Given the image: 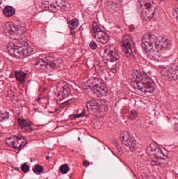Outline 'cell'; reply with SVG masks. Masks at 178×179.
Masks as SVG:
<instances>
[{
    "instance_id": "cell-1",
    "label": "cell",
    "mask_w": 178,
    "mask_h": 179,
    "mask_svg": "<svg viewBox=\"0 0 178 179\" xmlns=\"http://www.w3.org/2000/svg\"><path fill=\"white\" fill-rule=\"evenodd\" d=\"M142 46L148 57L157 59L162 54L170 49L171 43L167 37H157L148 33L143 37Z\"/></svg>"
},
{
    "instance_id": "cell-2",
    "label": "cell",
    "mask_w": 178,
    "mask_h": 179,
    "mask_svg": "<svg viewBox=\"0 0 178 179\" xmlns=\"http://www.w3.org/2000/svg\"><path fill=\"white\" fill-rule=\"evenodd\" d=\"M131 83L134 89L145 93H153L156 88L155 82L145 73L139 70L133 71L131 78Z\"/></svg>"
},
{
    "instance_id": "cell-3",
    "label": "cell",
    "mask_w": 178,
    "mask_h": 179,
    "mask_svg": "<svg viewBox=\"0 0 178 179\" xmlns=\"http://www.w3.org/2000/svg\"><path fill=\"white\" fill-rule=\"evenodd\" d=\"M83 88L88 92L97 96H104L108 93L106 84L102 80L97 78H91L83 84Z\"/></svg>"
},
{
    "instance_id": "cell-4",
    "label": "cell",
    "mask_w": 178,
    "mask_h": 179,
    "mask_svg": "<svg viewBox=\"0 0 178 179\" xmlns=\"http://www.w3.org/2000/svg\"><path fill=\"white\" fill-rule=\"evenodd\" d=\"M7 50L11 56L19 58L28 56L33 52L29 43L25 42H11L7 45Z\"/></svg>"
},
{
    "instance_id": "cell-5",
    "label": "cell",
    "mask_w": 178,
    "mask_h": 179,
    "mask_svg": "<svg viewBox=\"0 0 178 179\" xmlns=\"http://www.w3.org/2000/svg\"><path fill=\"white\" fill-rule=\"evenodd\" d=\"M103 59L108 69L115 70L119 62V54L116 47L114 45L107 46L103 54Z\"/></svg>"
},
{
    "instance_id": "cell-6",
    "label": "cell",
    "mask_w": 178,
    "mask_h": 179,
    "mask_svg": "<svg viewBox=\"0 0 178 179\" xmlns=\"http://www.w3.org/2000/svg\"><path fill=\"white\" fill-rule=\"evenodd\" d=\"M88 112L93 116L101 118L106 115L108 113V105L106 102L100 99H93L86 104Z\"/></svg>"
},
{
    "instance_id": "cell-7",
    "label": "cell",
    "mask_w": 178,
    "mask_h": 179,
    "mask_svg": "<svg viewBox=\"0 0 178 179\" xmlns=\"http://www.w3.org/2000/svg\"><path fill=\"white\" fill-rule=\"evenodd\" d=\"M156 9V4L154 0H138V10L143 20H151Z\"/></svg>"
},
{
    "instance_id": "cell-8",
    "label": "cell",
    "mask_w": 178,
    "mask_h": 179,
    "mask_svg": "<svg viewBox=\"0 0 178 179\" xmlns=\"http://www.w3.org/2000/svg\"><path fill=\"white\" fill-rule=\"evenodd\" d=\"M146 152L154 162L159 165H165L169 161V158L156 143L151 144L146 149Z\"/></svg>"
},
{
    "instance_id": "cell-9",
    "label": "cell",
    "mask_w": 178,
    "mask_h": 179,
    "mask_svg": "<svg viewBox=\"0 0 178 179\" xmlns=\"http://www.w3.org/2000/svg\"><path fill=\"white\" fill-rule=\"evenodd\" d=\"M3 31L6 36L13 39L19 40L25 33L26 29L22 26L12 22H7L4 25Z\"/></svg>"
},
{
    "instance_id": "cell-10",
    "label": "cell",
    "mask_w": 178,
    "mask_h": 179,
    "mask_svg": "<svg viewBox=\"0 0 178 179\" xmlns=\"http://www.w3.org/2000/svg\"><path fill=\"white\" fill-rule=\"evenodd\" d=\"M36 69L42 71H50L58 67V63L53 57L51 56H42L35 63Z\"/></svg>"
},
{
    "instance_id": "cell-11",
    "label": "cell",
    "mask_w": 178,
    "mask_h": 179,
    "mask_svg": "<svg viewBox=\"0 0 178 179\" xmlns=\"http://www.w3.org/2000/svg\"><path fill=\"white\" fill-rule=\"evenodd\" d=\"M42 6L44 9L53 12L63 11L66 6L65 0H43Z\"/></svg>"
},
{
    "instance_id": "cell-12",
    "label": "cell",
    "mask_w": 178,
    "mask_h": 179,
    "mask_svg": "<svg viewBox=\"0 0 178 179\" xmlns=\"http://www.w3.org/2000/svg\"><path fill=\"white\" fill-rule=\"evenodd\" d=\"M161 74L165 80L171 81H175L178 80V65L171 64V65L165 67L162 69Z\"/></svg>"
},
{
    "instance_id": "cell-13",
    "label": "cell",
    "mask_w": 178,
    "mask_h": 179,
    "mask_svg": "<svg viewBox=\"0 0 178 179\" xmlns=\"http://www.w3.org/2000/svg\"><path fill=\"white\" fill-rule=\"evenodd\" d=\"M70 92V89L68 84L64 81H61L56 86L54 94L58 100H62L68 97Z\"/></svg>"
},
{
    "instance_id": "cell-14",
    "label": "cell",
    "mask_w": 178,
    "mask_h": 179,
    "mask_svg": "<svg viewBox=\"0 0 178 179\" xmlns=\"http://www.w3.org/2000/svg\"><path fill=\"white\" fill-rule=\"evenodd\" d=\"M121 45L124 53L128 55H133L136 52L135 44L129 35H124L122 39Z\"/></svg>"
},
{
    "instance_id": "cell-15",
    "label": "cell",
    "mask_w": 178,
    "mask_h": 179,
    "mask_svg": "<svg viewBox=\"0 0 178 179\" xmlns=\"http://www.w3.org/2000/svg\"><path fill=\"white\" fill-rule=\"evenodd\" d=\"M27 139L23 137L13 136L7 138L5 141L7 146L14 149L22 148L27 144Z\"/></svg>"
},
{
    "instance_id": "cell-16",
    "label": "cell",
    "mask_w": 178,
    "mask_h": 179,
    "mask_svg": "<svg viewBox=\"0 0 178 179\" xmlns=\"http://www.w3.org/2000/svg\"><path fill=\"white\" fill-rule=\"evenodd\" d=\"M121 143L130 150H134L136 148V141L134 138L127 131H122L120 134Z\"/></svg>"
},
{
    "instance_id": "cell-17",
    "label": "cell",
    "mask_w": 178,
    "mask_h": 179,
    "mask_svg": "<svg viewBox=\"0 0 178 179\" xmlns=\"http://www.w3.org/2000/svg\"><path fill=\"white\" fill-rule=\"evenodd\" d=\"M93 32L94 37L98 42L104 44L109 41V36L104 32L101 30L99 27L97 26L96 23H94L93 24Z\"/></svg>"
},
{
    "instance_id": "cell-18",
    "label": "cell",
    "mask_w": 178,
    "mask_h": 179,
    "mask_svg": "<svg viewBox=\"0 0 178 179\" xmlns=\"http://www.w3.org/2000/svg\"><path fill=\"white\" fill-rule=\"evenodd\" d=\"M18 125L20 128L22 129V130L24 132H31L32 130V123L31 121L25 120V119H18Z\"/></svg>"
},
{
    "instance_id": "cell-19",
    "label": "cell",
    "mask_w": 178,
    "mask_h": 179,
    "mask_svg": "<svg viewBox=\"0 0 178 179\" xmlns=\"http://www.w3.org/2000/svg\"><path fill=\"white\" fill-rule=\"evenodd\" d=\"M15 76L16 79L20 82H23L25 81L26 77V74L25 73H24L23 71H16L15 72Z\"/></svg>"
},
{
    "instance_id": "cell-20",
    "label": "cell",
    "mask_w": 178,
    "mask_h": 179,
    "mask_svg": "<svg viewBox=\"0 0 178 179\" xmlns=\"http://www.w3.org/2000/svg\"><path fill=\"white\" fill-rule=\"evenodd\" d=\"M3 13L6 17H11L15 14V11L13 7L10 6H7L4 9Z\"/></svg>"
},
{
    "instance_id": "cell-21",
    "label": "cell",
    "mask_w": 178,
    "mask_h": 179,
    "mask_svg": "<svg viewBox=\"0 0 178 179\" xmlns=\"http://www.w3.org/2000/svg\"><path fill=\"white\" fill-rule=\"evenodd\" d=\"M33 171L36 174H40L42 172H43V168L42 166H40V165H36L33 168Z\"/></svg>"
},
{
    "instance_id": "cell-22",
    "label": "cell",
    "mask_w": 178,
    "mask_h": 179,
    "mask_svg": "<svg viewBox=\"0 0 178 179\" xmlns=\"http://www.w3.org/2000/svg\"><path fill=\"white\" fill-rule=\"evenodd\" d=\"M69 24H70V26L71 29H74L78 26L79 22L76 19H74V20H72L69 23Z\"/></svg>"
},
{
    "instance_id": "cell-23",
    "label": "cell",
    "mask_w": 178,
    "mask_h": 179,
    "mask_svg": "<svg viewBox=\"0 0 178 179\" xmlns=\"http://www.w3.org/2000/svg\"><path fill=\"white\" fill-rule=\"evenodd\" d=\"M9 117V114L7 112H0V121H3Z\"/></svg>"
},
{
    "instance_id": "cell-24",
    "label": "cell",
    "mask_w": 178,
    "mask_h": 179,
    "mask_svg": "<svg viewBox=\"0 0 178 179\" xmlns=\"http://www.w3.org/2000/svg\"><path fill=\"white\" fill-rule=\"evenodd\" d=\"M60 170L62 173H67L69 171V167L67 165H63L61 166Z\"/></svg>"
},
{
    "instance_id": "cell-25",
    "label": "cell",
    "mask_w": 178,
    "mask_h": 179,
    "mask_svg": "<svg viewBox=\"0 0 178 179\" xmlns=\"http://www.w3.org/2000/svg\"><path fill=\"white\" fill-rule=\"evenodd\" d=\"M137 117V113L136 112V111H135V110H132L131 112L129 113V115L128 118L129 119L134 120L135 118H136Z\"/></svg>"
},
{
    "instance_id": "cell-26",
    "label": "cell",
    "mask_w": 178,
    "mask_h": 179,
    "mask_svg": "<svg viewBox=\"0 0 178 179\" xmlns=\"http://www.w3.org/2000/svg\"><path fill=\"white\" fill-rule=\"evenodd\" d=\"M22 170L24 172H27L29 170V167L27 164H23L22 166Z\"/></svg>"
},
{
    "instance_id": "cell-27",
    "label": "cell",
    "mask_w": 178,
    "mask_h": 179,
    "mask_svg": "<svg viewBox=\"0 0 178 179\" xmlns=\"http://www.w3.org/2000/svg\"><path fill=\"white\" fill-rule=\"evenodd\" d=\"M89 47L92 49H96L97 47V44L94 42H92L89 44Z\"/></svg>"
},
{
    "instance_id": "cell-28",
    "label": "cell",
    "mask_w": 178,
    "mask_h": 179,
    "mask_svg": "<svg viewBox=\"0 0 178 179\" xmlns=\"http://www.w3.org/2000/svg\"><path fill=\"white\" fill-rule=\"evenodd\" d=\"M173 15H174V17H176V18H177L178 17V11H177V9H175L173 11Z\"/></svg>"
},
{
    "instance_id": "cell-29",
    "label": "cell",
    "mask_w": 178,
    "mask_h": 179,
    "mask_svg": "<svg viewBox=\"0 0 178 179\" xmlns=\"http://www.w3.org/2000/svg\"><path fill=\"white\" fill-rule=\"evenodd\" d=\"M2 3V0H0V4H1Z\"/></svg>"
},
{
    "instance_id": "cell-30",
    "label": "cell",
    "mask_w": 178,
    "mask_h": 179,
    "mask_svg": "<svg viewBox=\"0 0 178 179\" xmlns=\"http://www.w3.org/2000/svg\"><path fill=\"white\" fill-rule=\"evenodd\" d=\"M160 1H164V0H160Z\"/></svg>"
}]
</instances>
